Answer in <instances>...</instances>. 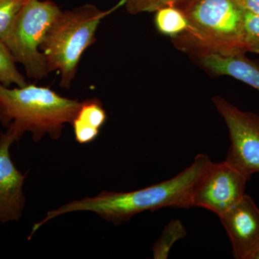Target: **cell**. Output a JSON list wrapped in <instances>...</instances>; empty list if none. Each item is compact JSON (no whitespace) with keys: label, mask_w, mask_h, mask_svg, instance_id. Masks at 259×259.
Returning a JSON list of instances; mask_svg holds the SVG:
<instances>
[{"label":"cell","mask_w":259,"mask_h":259,"mask_svg":"<svg viewBox=\"0 0 259 259\" xmlns=\"http://www.w3.org/2000/svg\"><path fill=\"white\" fill-rule=\"evenodd\" d=\"M0 83L7 88L13 84L23 88L28 84L23 76L18 71L16 61L8 48L0 40Z\"/></svg>","instance_id":"cell-14"},{"label":"cell","mask_w":259,"mask_h":259,"mask_svg":"<svg viewBox=\"0 0 259 259\" xmlns=\"http://www.w3.org/2000/svg\"><path fill=\"white\" fill-rule=\"evenodd\" d=\"M188 27L171 38L174 47L191 57L246 54L245 10L238 0H190L180 7Z\"/></svg>","instance_id":"cell-2"},{"label":"cell","mask_w":259,"mask_h":259,"mask_svg":"<svg viewBox=\"0 0 259 259\" xmlns=\"http://www.w3.org/2000/svg\"><path fill=\"white\" fill-rule=\"evenodd\" d=\"M61 12L58 5L50 0H27L14 23L0 39L16 63L23 65L30 79L41 80L49 74L40 46Z\"/></svg>","instance_id":"cell-5"},{"label":"cell","mask_w":259,"mask_h":259,"mask_svg":"<svg viewBox=\"0 0 259 259\" xmlns=\"http://www.w3.org/2000/svg\"><path fill=\"white\" fill-rule=\"evenodd\" d=\"M231 241L236 259H252L259 248V208L245 194L243 198L220 216Z\"/></svg>","instance_id":"cell-8"},{"label":"cell","mask_w":259,"mask_h":259,"mask_svg":"<svg viewBox=\"0 0 259 259\" xmlns=\"http://www.w3.org/2000/svg\"><path fill=\"white\" fill-rule=\"evenodd\" d=\"M106 120V111L100 100L91 98L81 102L79 110L71 123L75 141L80 144L93 142Z\"/></svg>","instance_id":"cell-11"},{"label":"cell","mask_w":259,"mask_h":259,"mask_svg":"<svg viewBox=\"0 0 259 259\" xmlns=\"http://www.w3.org/2000/svg\"><path fill=\"white\" fill-rule=\"evenodd\" d=\"M243 9L259 16V0H238Z\"/></svg>","instance_id":"cell-18"},{"label":"cell","mask_w":259,"mask_h":259,"mask_svg":"<svg viewBox=\"0 0 259 259\" xmlns=\"http://www.w3.org/2000/svg\"><path fill=\"white\" fill-rule=\"evenodd\" d=\"M15 140L7 132L0 134V223L18 221L23 216L26 175L13 163L10 147Z\"/></svg>","instance_id":"cell-9"},{"label":"cell","mask_w":259,"mask_h":259,"mask_svg":"<svg viewBox=\"0 0 259 259\" xmlns=\"http://www.w3.org/2000/svg\"><path fill=\"white\" fill-rule=\"evenodd\" d=\"M197 63L209 74L231 76L259 91V64L250 60L245 54L231 56L206 54L200 56Z\"/></svg>","instance_id":"cell-10"},{"label":"cell","mask_w":259,"mask_h":259,"mask_svg":"<svg viewBox=\"0 0 259 259\" xmlns=\"http://www.w3.org/2000/svg\"><path fill=\"white\" fill-rule=\"evenodd\" d=\"M187 236L185 226L179 220H173L163 228L161 236L153 245L154 259H166L173 245Z\"/></svg>","instance_id":"cell-13"},{"label":"cell","mask_w":259,"mask_h":259,"mask_svg":"<svg viewBox=\"0 0 259 259\" xmlns=\"http://www.w3.org/2000/svg\"><path fill=\"white\" fill-rule=\"evenodd\" d=\"M190 0H125L124 8L127 13L138 15L144 13H155L164 7L180 8Z\"/></svg>","instance_id":"cell-15"},{"label":"cell","mask_w":259,"mask_h":259,"mask_svg":"<svg viewBox=\"0 0 259 259\" xmlns=\"http://www.w3.org/2000/svg\"><path fill=\"white\" fill-rule=\"evenodd\" d=\"M154 24L160 33L173 38L187 30L188 20L180 8L168 6L155 12Z\"/></svg>","instance_id":"cell-12"},{"label":"cell","mask_w":259,"mask_h":259,"mask_svg":"<svg viewBox=\"0 0 259 259\" xmlns=\"http://www.w3.org/2000/svg\"><path fill=\"white\" fill-rule=\"evenodd\" d=\"M252 259H259V248L256 252H255V254L253 255V258Z\"/></svg>","instance_id":"cell-19"},{"label":"cell","mask_w":259,"mask_h":259,"mask_svg":"<svg viewBox=\"0 0 259 259\" xmlns=\"http://www.w3.org/2000/svg\"><path fill=\"white\" fill-rule=\"evenodd\" d=\"M245 44L247 52L259 54V16L245 10Z\"/></svg>","instance_id":"cell-17"},{"label":"cell","mask_w":259,"mask_h":259,"mask_svg":"<svg viewBox=\"0 0 259 259\" xmlns=\"http://www.w3.org/2000/svg\"><path fill=\"white\" fill-rule=\"evenodd\" d=\"M250 179L226 161L209 163L194 186L193 207L222 215L245 195Z\"/></svg>","instance_id":"cell-7"},{"label":"cell","mask_w":259,"mask_h":259,"mask_svg":"<svg viewBox=\"0 0 259 259\" xmlns=\"http://www.w3.org/2000/svg\"><path fill=\"white\" fill-rule=\"evenodd\" d=\"M27 0H0V39L14 23Z\"/></svg>","instance_id":"cell-16"},{"label":"cell","mask_w":259,"mask_h":259,"mask_svg":"<svg viewBox=\"0 0 259 259\" xmlns=\"http://www.w3.org/2000/svg\"><path fill=\"white\" fill-rule=\"evenodd\" d=\"M124 5L125 0H120L105 11L92 4L61 10L40 46L49 73H60L61 88H71L81 56L96 41L95 35L102 20Z\"/></svg>","instance_id":"cell-4"},{"label":"cell","mask_w":259,"mask_h":259,"mask_svg":"<svg viewBox=\"0 0 259 259\" xmlns=\"http://www.w3.org/2000/svg\"><path fill=\"white\" fill-rule=\"evenodd\" d=\"M80 105L79 100L61 96L49 88L28 83L11 89L0 83V123L15 141L26 132L35 142L46 135L59 139Z\"/></svg>","instance_id":"cell-3"},{"label":"cell","mask_w":259,"mask_h":259,"mask_svg":"<svg viewBox=\"0 0 259 259\" xmlns=\"http://www.w3.org/2000/svg\"><path fill=\"white\" fill-rule=\"evenodd\" d=\"M211 161L207 155L199 153L190 166L170 180L131 192L103 191L95 197L65 204L49 211L42 221L35 223L30 236H33L49 221L66 213L93 212L107 222L119 226L146 211H156L164 207L190 208L193 207L194 186Z\"/></svg>","instance_id":"cell-1"},{"label":"cell","mask_w":259,"mask_h":259,"mask_svg":"<svg viewBox=\"0 0 259 259\" xmlns=\"http://www.w3.org/2000/svg\"><path fill=\"white\" fill-rule=\"evenodd\" d=\"M229 131L227 163L250 178L259 172V115L243 111L221 96L212 98Z\"/></svg>","instance_id":"cell-6"}]
</instances>
